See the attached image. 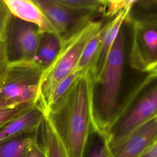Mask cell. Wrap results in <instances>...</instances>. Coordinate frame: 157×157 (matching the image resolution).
Wrapping results in <instances>:
<instances>
[{
  "label": "cell",
  "mask_w": 157,
  "mask_h": 157,
  "mask_svg": "<svg viewBox=\"0 0 157 157\" xmlns=\"http://www.w3.org/2000/svg\"><path fill=\"white\" fill-rule=\"evenodd\" d=\"M93 80L85 71L45 115L66 157H81L94 129L92 118Z\"/></svg>",
  "instance_id": "obj_1"
},
{
  "label": "cell",
  "mask_w": 157,
  "mask_h": 157,
  "mask_svg": "<svg viewBox=\"0 0 157 157\" xmlns=\"http://www.w3.org/2000/svg\"><path fill=\"white\" fill-rule=\"evenodd\" d=\"M125 36L123 26L98 80L93 82L92 118L94 129L105 136L119 106L124 65Z\"/></svg>",
  "instance_id": "obj_2"
},
{
  "label": "cell",
  "mask_w": 157,
  "mask_h": 157,
  "mask_svg": "<svg viewBox=\"0 0 157 157\" xmlns=\"http://www.w3.org/2000/svg\"><path fill=\"white\" fill-rule=\"evenodd\" d=\"M103 26L102 21L93 20L61 40L59 52L52 64L41 74L37 104L47 114L50 98L56 85L73 71L89 39Z\"/></svg>",
  "instance_id": "obj_3"
},
{
  "label": "cell",
  "mask_w": 157,
  "mask_h": 157,
  "mask_svg": "<svg viewBox=\"0 0 157 157\" xmlns=\"http://www.w3.org/2000/svg\"><path fill=\"white\" fill-rule=\"evenodd\" d=\"M120 104L111 126L105 135L107 144H113L157 115L156 79L147 88L132 89Z\"/></svg>",
  "instance_id": "obj_4"
},
{
  "label": "cell",
  "mask_w": 157,
  "mask_h": 157,
  "mask_svg": "<svg viewBox=\"0 0 157 157\" xmlns=\"http://www.w3.org/2000/svg\"><path fill=\"white\" fill-rule=\"evenodd\" d=\"M42 72L34 61L10 64L0 80V105L36 104Z\"/></svg>",
  "instance_id": "obj_5"
},
{
  "label": "cell",
  "mask_w": 157,
  "mask_h": 157,
  "mask_svg": "<svg viewBox=\"0 0 157 157\" xmlns=\"http://www.w3.org/2000/svg\"><path fill=\"white\" fill-rule=\"evenodd\" d=\"M128 22L132 26L129 55L131 67L146 74L157 73L156 13H147L139 17L129 16Z\"/></svg>",
  "instance_id": "obj_6"
},
{
  "label": "cell",
  "mask_w": 157,
  "mask_h": 157,
  "mask_svg": "<svg viewBox=\"0 0 157 157\" xmlns=\"http://www.w3.org/2000/svg\"><path fill=\"white\" fill-rule=\"evenodd\" d=\"M42 34L36 25L11 14L4 40L9 64L33 62Z\"/></svg>",
  "instance_id": "obj_7"
},
{
  "label": "cell",
  "mask_w": 157,
  "mask_h": 157,
  "mask_svg": "<svg viewBox=\"0 0 157 157\" xmlns=\"http://www.w3.org/2000/svg\"><path fill=\"white\" fill-rule=\"evenodd\" d=\"M157 140V115L119 140L108 145L107 157H139Z\"/></svg>",
  "instance_id": "obj_8"
},
{
  "label": "cell",
  "mask_w": 157,
  "mask_h": 157,
  "mask_svg": "<svg viewBox=\"0 0 157 157\" xmlns=\"http://www.w3.org/2000/svg\"><path fill=\"white\" fill-rule=\"evenodd\" d=\"M52 25L60 40H64L93 20L94 17L75 13L56 0H33Z\"/></svg>",
  "instance_id": "obj_9"
},
{
  "label": "cell",
  "mask_w": 157,
  "mask_h": 157,
  "mask_svg": "<svg viewBox=\"0 0 157 157\" xmlns=\"http://www.w3.org/2000/svg\"><path fill=\"white\" fill-rule=\"evenodd\" d=\"M132 7L126 9L117 17L109 20L103 25L102 36L95 58L90 68L93 82L99 78L107 61V57L115 40L117 36L124 24L129 18Z\"/></svg>",
  "instance_id": "obj_10"
},
{
  "label": "cell",
  "mask_w": 157,
  "mask_h": 157,
  "mask_svg": "<svg viewBox=\"0 0 157 157\" xmlns=\"http://www.w3.org/2000/svg\"><path fill=\"white\" fill-rule=\"evenodd\" d=\"M10 13L25 21L36 25L40 31L57 35L54 28L33 0H4Z\"/></svg>",
  "instance_id": "obj_11"
},
{
  "label": "cell",
  "mask_w": 157,
  "mask_h": 157,
  "mask_svg": "<svg viewBox=\"0 0 157 157\" xmlns=\"http://www.w3.org/2000/svg\"><path fill=\"white\" fill-rule=\"evenodd\" d=\"M45 117L42 109L36 104L25 113L0 128V141L37 130Z\"/></svg>",
  "instance_id": "obj_12"
},
{
  "label": "cell",
  "mask_w": 157,
  "mask_h": 157,
  "mask_svg": "<svg viewBox=\"0 0 157 157\" xmlns=\"http://www.w3.org/2000/svg\"><path fill=\"white\" fill-rule=\"evenodd\" d=\"M61 45L59 37L53 33H42L34 62L42 72L53 61Z\"/></svg>",
  "instance_id": "obj_13"
},
{
  "label": "cell",
  "mask_w": 157,
  "mask_h": 157,
  "mask_svg": "<svg viewBox=\"0 0 157 157\" xmlns=\"http://www.w3.org/2000/svg\"><path fill=\"white\" fill-rule=\"evenodd\" d=\"M37 129L0 141V157H24L37 139Z\"/></svg>",
  "instance_id": "obj_14"
},
{
  "label": "cell",
  "mask_w": 157,
  "mask_h": 157,
  "mask_svg": "<svg viewBox=\"0 0 157 157\" xmlns=\"http://www.w3.org/2000/svg\"><path fill=\"white\" fill-rule=\"evenodd\" d=\"M37 139L45 150L47 157H66L64 152L45 117L37 129Z\"/></svg>",
  "instance_id": "obj_15"
},
{
  "label": "cell",
  "mask_w": 157,
  "mask_h": 157,
  "mask_svg": "<svg viewBox=\"0 0 157 157\" xmlns=\"http://www.w3.org/2000/svg\"><path fill=\"white\" fill-rule=\"evenodd\" d=\"M102 32L103 26L89 39L84 47L78 61L73 71L83 72L90 68L96 55Z\"/></svg>",
  "instance_id": "obj_16"
},
{
  "label": "cell",
  "mask_w": 157,
  "mask_h": 157,
  "mask_svg": "<svg viewBox=\"0 0 157 157\" xmlns=\"http://www.w3.org/2000/svg\"><path fill=\"white\" fill-rule=\"evenodd\" d=\"M58 3L71 11L82 15L94 17L102 12L101 0H56Z\"/></svg>",
  "instance_id": "obj_17"
},
{
  "label": "cell",
  "mask_w": 157,
  "mask_h": 157,
  "mask_svg": "<svg viewBox=\"0 0 157 157\" xmlns=\"http://www.w3.org/2000/svg\"><path fill=\"white\" fill-rule=\"evenodd\" d=\"M108 144L105 136L94 129L90 132L81 157H107Z\"/></svg>",
  "instance_id": "obj_18"
},
{
  "label": "cell",
  "mask_w": 157,
  "mask_h": 157,
  "mask_svg": "<svg viewBox=\"0 0 157 157\" xmlns=\"http://www.w3.org/2000/svg\"><path fill=\"white\" fill-rule=\"evenodd\" d=\"M83 72L72 71L56 85L50 98L48 111L52 106L55 104L66 93L74 82L81 75Z\"/></svg>",
  "instance_id": "obj_19"
},
{
  "label": "cell",
  "mask_w": 157,
  "mask_h": 157,
  "mask_svg": "<svg viewBox=\"0 0 157 157\" xmlns=\"http://www.w3.org/2000/svg\"><path fill=\"white\" fill-rule=\"evenodd\" d=\"M36 104L23 103L12 105H0V128L10 121L20 117Z\"/></svg>",
  "instance_id": "obj_20"
},
{
  "label": "cell",
  "mask_w": 157,
  "mask_h": 157,
  "mask_svg": "<svg viewBox=\"0 0 157 157\" xmlns=\"http://www.w3.org/2000/svg\"><path fill=\"white\" fill-rule=\"evenodd\" d=\"M136 0H101L103 16L110 20L133 6Z\"/></svg>",
  "instance_id": "obj_21"
},
{
  "label": "cell",
  "mask_w": 157,
  "mask_h": 157,
  "mask_svg": "<svg viewBox=\"0 0 157 157\" xmlns=\"http://www.w3.org/2000/svg\"><path fill=\"white\" fill-rule=\"evenodd\" d=\"M10 16L11 13L4 0H0V41L4 40L6 26Z\"/></svg>",
  "instance_id": "obj_22"
},
{
  "label": "cell",
  "mask_w": 157,
  "mask_h": 157,
  "mask_svg": "<svg viewBox=\"0 0 157 157\" xmlns=\"http://www.w3.org/2000/svg\"><path fill=\"white\" fill-rule=\"evenodd\" d=\"M24 157H47L42 144L37 139L29 146Z\"/></svg>",
  "instance_id": "obj_23"
},
{
  "label": "cell",
  "mask_w": 157,
  "mask_h": 157,
  "mask_svg": "<svg viewBox=\"0 0 157 157\" xmlns=\"http://www.w3.org/2000/svg\"><path fill=\"white\" fill-rule=\"evenodd\" d=\"M9 64L6 56L4 41H0V80L6 74Z\"/></svg>",
  "instance_id": "obj_24"
},
{
  "label": "cell",
  "mask_w": 157,
  "mask_h": 157,
  "mask_svg": "<svg viewBox=\"0 0 157 157\" xmlns=\"http://www.w3.org/2000/svg\"><path fill=\"white\" fill-rule=\"evenodd\" d=\"M139 157H157V140L151 143Z\"/></svg>",
  "instance_id": "obj_25"
}]
</instances>
